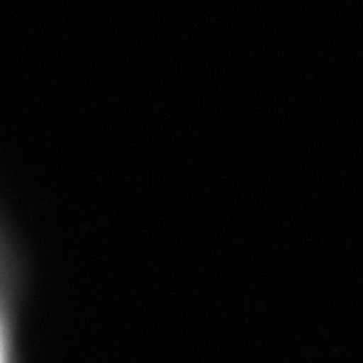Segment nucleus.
<instances>
[{
    "label": "nucleus",
    "instance_id": "1",
    "mask_svg": "<svg viewBox=\"0 0 363 363\" xmlns=\"http://www.w3.org/2000/svg\"><path fill=\"white\" fill-rule=\"evenodd\" d=\"M0 363H2V360H0Z\"/></svg>",
    "mask_w": 363,
    "mask_h": 363
}]
</instances>
